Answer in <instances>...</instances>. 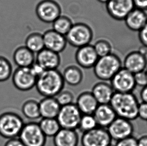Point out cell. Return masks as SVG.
<instances>
[{"label": "cell", "mask_w": 147, "mask_h": 146, "mask_svg": "<svg viewBox=\"0 0 147 146\" xmlns=\"http://www.w3.org/2000/svg\"><path fill=\"white\" fill-rule=\"evenodd\" d=\"M65 82L58 70H46L36 80V90L44 97H55L63 90Z\"/></svg>", "instance_id": "7a4b0ae2"}, {"label": "cell", "mask_w": 147, "mask_h": 146, "mask_svg": "<svg viewBox=\"0 0 147 146\" xmlns=\"http://www.w3.org/2000/svg\"><path fill=\"white\" fill-rule=\"evenodd\" d=\"M105 5L107 13L117 21H124L135 8L133 0H109Z\"/></svg>", "instance_id": "4fadbf2b"}, {"label": "cell", "mask_w": 147, "mask_h": 146, "mask_svg": "<svg viewBox=\"0 0 147 146\" xmlns=\"http://www.w3.org/2000/svg\"><path fill=\"white\" fill-rule=\"evenodd\" d=\"M98 127V124L93 115H82L78 129L84 133L92 130Z\"/></svg>", "instance_id": "f546056e"}, {"label": "cell", "mask_w": 147, "mask_h": 146, "mask_svg": "<svg viewBox=\"0 0 147 146\" xmlns=\"http://www.w3.org/2000/svg\"><path fill=\"white\" fill-rule=\"evenodd\" d=\"M140 102L133 93L115 92L110 105L118 117L132 121L138 118Z\"/></svg>", "instance_id": "6da1fadb"}, {"label": "cell", "mask_w": 147, "mask_h": 146, "mask_svg": "<svg viewBox=\"0 0 147 146\" xmlns=\"http://www.w3.org/2000/svg\"><path fill=\"white\" fill-rule=\"evenodd\" d=\"M123 68L121 60L115 54L99 57L94 68L96 77L101 81H110Z\"/></svg>", "instance_id": "3957f363"}, {"label": "cell", "mask_w": 147, "mask_h": 146, "mask_svg": "<svg viewBox=\"0 0 147 146\" xmlns=\"http://www.w3.org/2000/svg\"><path fill=\"white\" fill-rule=\"evenodd\" d=\"M140 97L142 102L147 103V86L142 88L140 94Z\"/></svg>", "instance_id": "60d3db41"}, {"label": "cell", "mask_w": 147, "mask_h": 146, "mask_svg": "<svg viewBox=\"0 0 147 146\" xmlns=\"http://www.w3.org/2000/svg\"><path fill=\"white\" fill-rule=\"evenodd\" d=\"M91 92L99 104H109L115 93L111 84L105 81L96 83Z\"/></svg>", "instance_id": "d6986e66"}, {"label": "cell", "mask_w": 147, "mask_h": 146, "mask_svg": "<svg viewBox=\"0 0 147 146\" xmlns=\"http://www.w3.org/2000/svg\"><path fill=\"white\" fill-rule=\"evenodd\" d=\"M22 112L26 118L31 120L41 118L39 102L34 99H29L23 103Z\"/></svg>", "instance_id": "4316f807"}, {"label": "cell", "mask_w": 147, "mask_h": 146, "mask_svg": "<svg viewBox=\"0 0 147 146\" xmlns=\"http://www.w3.org/2000/svg\"><path fill=\"white\" fill-rule=\"evenodd\" d=\"M76 105L82 115H93L99 105L91 92L84 91L78 96Z\"/></svg>", "instance_id": "ffe728a7"}, {"label": "cell", "mask_w": 147, "mask_h": 146, "mask_svg": "<svg viewBox=\"0 0 147 146\" xmlns=\"http://www.w3.org/2000/svg\"><path fill=\"white\" fill-rule=\"evenodd\" d=\"M18 138L26 146H45L47 141L38 123L35 122L25 124Z\"/></svg>", "instance_id": "8992f818"}, {"label": "cell", "mask_w": 147, "mask_h": 146, "mask_svg": "<svg viewBox=\"0 0 147 146\" xmlns=\"http://www.w3.org/2000/svg\"><path fill=\"white\" fill-rule=\"evenodd\" d=\"M110 82L116 93H133L137 87L134 74L123 68L113 76Z\"/></svg>", "instance_id": "9c48e42d"}, {"label": "cell", "mask_w": 147, "mask_h": 146, "mask_svg": "<svg viewBox=\"0 0 147 146\" xmlns=\"http://www.w3.org/2000/svg\"><path fill=\"white\" fill-rule=\"evenodd\" d=\"M123 65V68L133 74L145 71L147 68L146 55L140 50L131 52L125 56Z\"/></svg>", "instance_id": "5bb4252c"}, {"label": "cell", "mask_w": 147, "mask_h": 146, "mask_svg": "<svg viewBox=\"0 0 147 146\" xmlns=\"http://www.w3.org/2000/svg\"><path fill=\"white\" fill-rule=\"evenodd\" d=\"M4 146H26L19 138L8 140Z\"/></svg>", "instance_id": "ab89813d"}, {"label": "cell", "mask_w": 147, "mask_h": 146, "mask_svg": "<svg viewBox=\"0 0 147 146\" xmlns=\"http://www.w3.org/2000/svg\"><path fill=\"white\" fill-rule=\"evenodd\" d=\"M45 71L57 70L61 63L59 54L44 48L37 54L36 61Z\"/></svg>", "instance_id": "e0dca14e"}, {"label": "cell", "mask_w": 147, "mask_h": 146, "mask_svg": "<svg viewBox=\"0 0 147 146\" xmlns=\"http://www.w3.org/2000/svg\"><path fill=\"white\" fill-rule=\"evenodd\" d=\"M109 146H115V145H109Z\"/></svg>", "instance_id": "f6af8a7d"}, {"label": "cell", "mask_w": 147, "mask_h": 146, "mask_svg": "<svg viewBox=\"0 0 147 146\" xmlns=\"http://www.w3.org/2000/svg\"><path fill=\"white\" fill-rule=\"evenodd\" d=\"M80 138L76 130L61 129L53 137L54 146H78Z\"/></svg>", "instance_id": "7402d4cb"}, {"label": "cell", "mask_w": 147, "mask_h": 146, "mask_svg": "<svg viewBox=\"0 0 147 146\" xmlns=\"http://www.w3.org/2000/svg\"><path fill=\"white\" fill-rule=\"evenodd\" d=\"M107 129L112 140L116 142L133 136L134 132L131 121L118 117Z\"/></svg>", "instance_id": "8fae6325"}, {"label": "cell", "mask_w": 147, "mask_h": 146, "mask_svg": "<svg viewBox=\"0 0 147 146\" xmlns=\"http://www.w3.org/2000/svg\"><path fill=\"white\" fill-rule=\"evenodd\" d=\"M136 86L143 88L147 86V77L145 71L141 72L134 74Z\"/></svg>", "instance_id": "836d02e7"}, {"label": "cell", "mask_w": 147, "mask_h": 146, "mask_svg": "<svg viewBox=\"0 0 147 146\" xmlns=\"http://www.w3.org/2000/svg\"><path fill=\"white\" fill-rule=\"evenodd\" d=\"M82 115L76 104L73 103L61 107L56 119L62 129L76 130Z\"/></svg>", "instance_id": "52a82bcc"}, {"label": "cell", "mask_w": 147, "mask_h": 146, "mask_svg": "<svg viewBox=\"0 0 147 146\" xmlns=\"http://www.w3.org/2000/svg\"><path fill=\"white\" fill-rule=\"evenodd\" d=\"M25 47L33 53L37 54L45 48L43 34L33 33L28 35L25 41Z\"/></svg>", "instance_id": "83f0119b"}, {"label": "cell", "mask_w": 147, "mask_h": 146, "mask_svg": "<svg viewBox=\"0 0 147 146\" xmlns=\"http://www.w3.org/2000/svg\"><path fill=\"white\" fill-rule=\"evenodd\" d=\"M98 58L94 46L91 44L78 48L75 55L78 65L87 69L94 68Z\"/></svg>", "instance_id": "9a60e30c"}, {"label": "cell", "mask_w": 147, "mask_h": 146, "mask_svg": "<svg viewBox=\"0 0 147 146\" xmlns=\"http://www.w3.org/2000/svg\"><path fill=\"white\" fill-rule=\"evenodd\" d=\"M93 36V31L90 26L84 23H77L74 24L65 37L67 43L79 48L90 44Z\"/></svg>", "instance_id": "5b68a950"}, {"label": "cell", "mask_w": 147, "mask_h": 146, "mask_svg": "<svg viewBox=\"0 0 147 146\" xmlns=\"http://www.w3.org/2000/svg\"><path fill=\"white\" fill-rule=\"evenodd\" d=\"M94 117L98 127L107 129L117 117L110 104H99L94 112Z\"/></svg>", "instance_id": "ac0fdd59"}, {"label": "cell", "mask_w": 147, "mask_h": 146, "mask_svg": "<svg viewBox=\"0 0 147 146\" xmlns=\"http://www.w3.org/2000/svg\"><path fill=\"white\" fill-rule=\"evenodd\" d=\"M138 33V37L140 43L144 47L147 48V23Z\"/></svg>", "instance_id": "8d00e7d4"}, {"label": "cell", "mask_w": 147, "mask_h": 146, "mask_svg": "<svg viewBox=\"0 0 147 146\" xmlns=\"http://www.w3.org/2000/svg\"><path fill=\"white\" fill-rule=\"evenodd\" d=\"M39 104L41 118H56L61 107L55 97H44Z\"/></svg>", "instance_id": "603a6c76"}, {"label": "cell", "mask_w": 147, "mask_h": 146, "mask_svg": "<svg viewBox=\"0 0 147 146\" xmlns=\"http://www.w3.org/2000/svg\"><path fill=\"white\" fill-rule=\"evenodd\" d=\"M138 118L147 122V103L142 102L140 103L138 111Z\"/></svg>", "instance_id": "d590c367"}, {"label": "cell", "mask_w": 147, "mask_h": 146, "mask_svg": "<svg viewBox=\"0 0 147 146\" xmlns=\"http://www.w3.org/2000/svg\"><path fill=\"white\" fill-rule=\"evenodd\" d=\"M38 124L46 137L53 138L61 129L56 118H41Z\"/></svg>", "instance_id": "484cf974"}, {"label": "cell", "mask_w": 147, "mask_h": 146, "mask_svg": "<svg viewBox=\"0 0 147 146\" xmlns=\"http://www.w3.org/2000/svg\"><path fill=\"white\" fill-rule=\"evenodd\" d=\"M93 46L99 58L112 53V45L110 42L107 40L103 39L98 40L96 42Z\"/></svg>", "instance_id": "4dcf8cb0"}, {"label": "cell", "mask_w": 147, "mask_h": 146, "mask_svg": "<svg viewBox=\"0 0 147 146\" xmlns=\"http://www.w3.org/2000/svg\"><path fill=\"white\" fill-rule=\"evenodd\" d=\"M45 48L60 53L65 49L67 42L65 36L56 32L54 30H47L43 34Z\"/></svg>", "instance_id": "2e32d148"}, {"label": "cell", "mask_w": 147, "mask_h": 146, "mask_svg": "<svg viewBox=\"0 0 147 146\" xmlns=\"http://www.w3.org/2000/svg\"><path fill=\"white\" fill-rule=\"evenodd\" d=\"M70 18L67 16L61 15L52 23L53 30L65 36L73 26Z\"/></svg>", "instance_id": "f1b7e54d"}, {"label": "cell", "mask_w": 147, "mask_h": 146, "mask_svg": "<svg viewBox=\"0 0 147 146\" xmlns=\"http://www.w3.org/2000/svg\"><path fill=\"white\" fill-rule=\"evenodd\" d=\"M115 146H138L137 139L132 136L117 141Z\"/></svg>", "instance_id": "e575fe53"}, {"label": "cell", "mask_w": 147, "mask_h": 146, "mask_svg": "<svg viewBox=\"0 0 147 146\" xmlns=\"http://www.w3.org/2000/svg\"><path fill=\"white\" fill-rule=\"evenodd\" d=\"M30 68L33 75L37 78L45 71L39 64L37 63L36 62L30 67Z\"/></svg>", "instance_id": "74e56055"}, {"label": "cell", "mask_w": 147, "mask_h": 146, "mask_svg": "<svg viewBox=\"0 0 147 146\" xmlns=\"http://www.w3.org/2000/svg\"><path fill=\"white\" fill-rule=\"evenodd\" d=\"M25 123L16 113L7 112L0 115V136L8 140L19 136Z\"/></svg>", "instance_id": "277c9868"}, {"label": "cell", "mask_w": 147, "mask_h": 146, "mask_svg": "<svg viewBox=\"0 0 147 146\" xmlns=\"http://www.w3.org/2000/svg\"><path fill=\"white\" fill-rule=\"evenodd\" d=\"M13 73L11 64L6 58L0 56V82L10 78Z\"/></svg>", "instance_id": "1f68e13d"}, {"label": "cell", "mask_w": 147, "mask_h": 146, "mask_svg": "<svg viewBox=\"0 0 147 146\" xmlns=\"http://www.w3.org/2000/svg\"><path fill=\"white\" fill-rule=\"evenodd\" d=\"M35 12L42 22L53 23L61 15V8L54 0H42L36 6Z\"/></svg>", "instance_id": "ba28073f"}, {"label": "cell", "mask_w": 147, "mask_h": 146, "mask_svg": "<svg viewBox=\"0 0 147 146\" xmlns=\"http://www.w3.org/2000/svg\"><path fill=\"white\" fill-rule=\"evenodd\" d=\"M55 98L61 107L73 104L74 99L73 93L68 90H62Z\"/></svg>", "instance_id": "d6a6232c"}, {"label": "cell", "mask_w": 147, "mask_h": 146, "mask_svg": "<svg viewBox=\"0 0 147 146\" xmlns=\"http://www.w3.org/2000/svg\"><path fill=\"white\" fill-rule=\"evenodd\" d=\"M135 8L140 10H147V0H133Z\"/></svg>", "instance_id": "f35d334b"}, {"label": "cell", "mask_w": 147, "mask_h": 146, "mask_svg": "<svg viewBox=\"0 0 147 146\" xmlns=\"http://www.w3.org/2000/svg\"><path fill=\"white\" fill-rule=\"evenodd\" d=\"M65 83L71 86H77L84 79V73L80 68L74 65L68 66L62 73Z\"/></svg>", "instance_id": "d4e9b609"}, {"label": "cell", "mask_w": 147, "mask_h": 146, "mask_svg": "<svg viewBox=\"0 0 147 146\" xmlns=\"http://www.w3.org/2000/svg\"><path fill=\"white\" fill-rule=\"evenodd\" d=\"M125 26L129 30L139 32L147 23V14L145 11L134 8L125 19Z\"/></svg>", "instance_id": "44dd1931"}, {"label": "cell", "mask_w": 147, "mask_h": 146, "mask_svg": "<svg viewBox=\"0 0 147 146\" xmlns=\"http://www.w3.org/2000/svg\"><path fill=\"white\" fill-rule=\"evenodd\" d=\"M13 60L18 68H30L35 62L36 57L27 48L22 46L14 52Z\"/></svg>", "instance_id": "cb8c5ba5"}, {"label": "cell", "mask_w": 147, "mask_h": 146, "mask_svg": "<svg viewBox=\"0 0 147 146\" xmlns=\"http://www.w3.org/2000/svg\"><path fill=\"white\" fill-rule=\"evenodd\" d=\"M138 146H147V135H143L138 139Z\"/></svg>", "instance_id": "b9f144b4"}, {"label": "cell", "mask_w": 147, "mask_h": 146, "mask_svg": "<svg viewBox=\"0 0 147 146\" xmlns=\"http://www.w3.org/2000/svg\"><path fill=\"white\" fill-rule=\"evenodd\" d=\"M145 72H146V75H147V69H146V70Z\"/></svg>", "instance_id": "ee69618b"}, {"label": "cell", "mask_w": 147, "mask_h": 146, "mask_svg": "<svg viewBox=\"0 0 147 146\" xmlns=\"http://www.w3.org/2000/svg\"><path fill=\"white\" fill-rule=\"evenodd\" d=\"M112 141L107 129L99 127L84 133L80 139L82 146H109Z\"/></svg>", "instance_id": "30bf717a"}, {"label": "cell", "mask_w": 147, "mask_h": 146, "mask_svg": "<svg viewBox=\"0 0 147 146\" xmlns=\"http://www.w3.org/2000/svg\"><path fill=\"white\" fill-rule=\"evenodd\" d=\"M98 1L101 3H103V4H107V2L109 1V0H97Z\"/></svg>", "instance_id": "7bdbcfd3"}, {"label": "cell", "mask_w": 147, "mask_h": 146, "mask_svg": "<svg viewBox=\"0 0 147 146\" xmlns=\"http://www.w3.org/2000/svg\"><path fill=\"white\" fill-rule=\"evenodd\" d=\"M36 78L30 68H18L13 73L12 82L16 88L21 91H28L36 85Z\"/></svg>", "instance_id": "7c38bea8"}]
</instances>
